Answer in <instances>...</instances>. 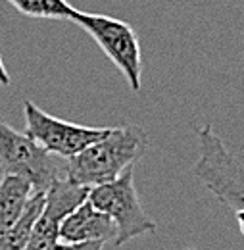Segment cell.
I'll list each match as a JSON object with an SVG mask.
<instances>
[{"label":"cell","instance_id":"cell-3","mask_svg":"<svg viewBox=\"0 0 244 250\" xmlns=\"http://www.w3.org/2000/svg\"><path fill=\"white\" fill-rule=\"evenodd\" d=\"M89 202L106 216H110V219L116 223V247H123L125 243L154 233L158 229L156 221L144 212L141 204L139 192L135 187L133 167L125 169L116 181L91 188Z\"/></svg>","mask_w":244,"mask_h":250},{"label":"cell","instance_id":"cell-12","mask_svg":"<svg viewBox=\"0 0 244 250\" xmlns=\"http://www.w3.org/2000/svg\"><path fill=\"white\" fill-rule=\"evenodd\" d=\"M106 243H56L46 250H104Z\"/></svg>","mask_w":244,"mask_h":250},{"label":"cell","instance_id":"cell-8","mask_svg":"<svg viewBox=\"0 0 244 250\" xmlns=\"http://www.w3.org/2000/svg\"><path fill=\"white\" fill-rule=\"evenodd\" d=\"M116 223L94 208L89 198L67 218L60 227V243H108L116 241Z\"/></svg>","mask_w":244,"mask_h":250},{"label":"cell","instance_id":"cell-10","mask_svg":"<svg viewBox=\"0 0 244 250\" xmlns=\"http://www.w3.org/2000/svg\"><path fill=\"white\" fill-rule=\"evenodd\" d=\"M42 206H44V192H35L29 198L27 208L23 210L21 218L0 237V250H25L33 225L41 216Z\"/></svg>","mask_w":244,"mask_h":250},{"label":"cell","instance_id":"cell-6","mask_svg":"<svg viewBox=\"0 0 244 250\" xmlns=\"http://www.w3.org/2000/svg\"><path fill=\"white\" fill-rule=\"evenodd\" d=\"M23 112H25V133L48 154L65 160L77 156L110 131V127H87L54 118L44 110H41L31 100L23 102Z\"/></svg>","mask_w":244,"mask_h":250},{"label":"cell","instance_id":"cell-7","mask_svg":"<svg viewBox=\"0 0 244 250\" xmlns=\"http://www.w3.org/2000/svg\"><path fill=\"white\" fill-rule=\"evenodd\" d=\"M89 187L77 185L67 177H56L44 192V206L33 225L25 250H46L60 243V227L63 219L89 198Z\"/></svg>","mask_w":244,"mask_h":250},{"label":"cell","instance_id":"cell-9","mask_svg":"<svg viewBox=\"0 0 244 250\" xmlns=\"http://www.w3.org/2000/svg\"><path fill=\"white\" fill-rule=\"evenodd\" d=\"M35 194L29 181L21 177H2L0 181V237L21 218L29 198Z\"/></svg>","mask_w":244,"mask_h":250},{"label":"cell","instance_id":"cell-11","mask_svg":"<svg viewBox=\"0 0 244 250\" xmlns=\"http://www.w3.org/2000/svg\"><path fill=\"white\" fill-rule=\"evenodd\" d=\"M8 2L29 18L71 21L75 14V8L67 0H8Z\"/></svg>","mask_w":244,"mask_h":250},{"label":"cell","instance_id":"cell-2","mask_svg":"<svg viewBox=\"0 0 244 250\" xmlns=\"http://www.w3.org/2000/svg\"><path fill=\"white\" fill-rule=\"evenodd\" d=\"M196 135L200 154L192 173L217 200L233 210L244 235V162L227 150L212 125L198 127Z\"/></svg>","mask_w":244,"mask_h":250},{"label":"cell","instance_id":"cell-4","mask_svg":"<svg viewBox=\"0 0 244 250\" xmlns=\"http://www.w3.org/2000/svg\"><path fill=\"white\" fill-rule=\"evenodd\" d=\"M73 23L83 27L94 39V42L102 48V52L112 60V63L122 71L131 91H141V75H142V60H141V42L135 29L118 18L89 14L75 10Z\"/></svg>","mask_w":244,"mask_h":250},{"label":"cell","instance_id":"cell-5","mask_svg":"<svg viewBox=\"0 0 244 250\" xmlns=\"http://www.w3.org/2000/svg\"><path fill=\"white\" fill-rule=\"evenodd\" d=\"M0 175L21 177L35 192H46L58 177L52 154L39 146L27 133H20L0 120Z\"/></svg>","mask_w":244,"mask_h":250},{"label":"cell","instance_id":"cell-13","mask_svg":"<svg viewBox=\"0 0 244 250\" xmlns=\"http://www.w3.org/2000/svg\"><path fill=\"white\" fill-rule=\"evenodd\" d=\"M0 85H4V87H8V85H10V75H8L6 67H4L2 56H0Z\"/></svg>","mask_w":244,"mask_h":250},{"label":"cell","instance_id":"cell-1","mask_svg":"<svg viewBox=\"0 0 244 250\" xmlns=\"http://www.w3.org/2000/svg\"><path fill=\"white\" fill-rule=\"evenodd\" d=\"M148 145L150 139L141 125L110 127L100 141L65 160V177L89 188L112 183L146 154Z\"/></svg>","mask_w":244,"mask_h":250}]
</instances>
